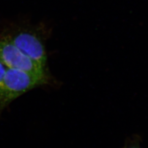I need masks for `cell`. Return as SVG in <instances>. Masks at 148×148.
I'll use <instances>...</instances> for the list:
<instances>
[{
	"instance_id": "6da1fadb",
	"label": "cell",
	"mask_w": 148,
	"mask_h": 148,
	"mask_svg": "<svg viewBox=\"0 0 148 148\" xmlns=\"http://www.w3.org/2000/svg\"><path fill=\"white\" fill-rule=\"evenodd\" d=\"M48 82L47 75H39L19 69L7 68L0 86V111L29 90L45 85Z\"/></svg>"
},
{
	"instance_id": "3957f363",
	"label": "cell",
	"mask_w": 148,
	"mask_h": 148,
	"mask_svg": "<svg viewBox=\"0 0 148 148\" xmlns=\"http://www.w3.org/2000/svg\"><path fill=\"white\" fill-rule=\"evenodd\" d=\"M7 36L29 58L45 66L47 59L46 51L40 38L35 33L23 30Z\"/></svg>"
},
{
	"instance_id": "7a4b0ae2",
	"label": "cell",
	"mask_w": 148,
	"mask_h": 148,
	"mask_svg": "<svg viewBox=\"0 0 148 148\" xmlns=\"http://www.w3.org/2000/svg\"><path fill=\"white\" fill-rule=\"evenodd\" d=\"M0 62L7 68L19 69L39 75H47L45 67L23 53L7 36L0 38Z\"/></svg>"
},
{
	"instance_id": "5b68a950",
	"label": "cell",
	"mask_w": 148,
	"mask_h": 148,
	"mask_svg": "<svg viewBox=\"0 0 148 148\" xmlns=\"http://www.w3.org/2000/svg\"><path fill=\"white\" fill-rule=\"evenodd\" d=\"M139 148V147H137V145H133L132 147H130V148Z\"/></svg>"
},
{
	"instance_id": "277c9868",
	"label": "cell",
	"mask_w": 148,
	"mask_h": 148,
	"mask_svg": "<svg viewBox=\"0 0 148 148\" xmlns=\"http://www.w3.org/2000/svg\"><path fill=\"white\" fill-rule=\"evenodd\" d=\"M7 69V68L5 65L0 62V86H1V84L4 79Z\"/></svg>"
}]
</instances>
